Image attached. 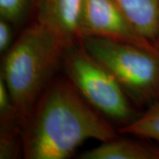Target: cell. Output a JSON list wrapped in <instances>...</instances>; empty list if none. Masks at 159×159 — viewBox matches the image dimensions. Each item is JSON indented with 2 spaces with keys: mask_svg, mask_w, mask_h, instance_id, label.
Returning a JSON list of instances; mask_svg holds the SVG:
<instances>
[{
  "mask_svg": "<svg viewBox=\"0 0 159 159\" xmlns=\"http://www.w3.org/2000/svg\"><path fill=\"white\" fill-rule=\"evenodd\" d=\"M119 134L67 78H54L23 121L22 156L66 159L88 140L108 142Z\"/></svg>",
  "mask_w": 159,
  "mask_h": 159,
  "instance_id": "obj_1",
  "label": "cell"
},
{
  "mask_svg": "<svg viewBox=\"0 0 159 159\" xmlns=\"http://www.w3.org/2000/svg\"><path fill=\"white\" fill-rule=\"evenodd\" d=\"M66 49L55 33L33 21L3 55L0 77L10 91L22 123L54 79Z\"/></svg>",
  "mask_w": 159,
  "mask_h": 159,
  "instance_id": "obj_2",
  "label": "cell"
},
{
  "mask_svg": "<svg viewBox=\"0 0 159 159\" xmlns=\"http://www.w3.org/2000/svg\"><path fill=\"white\" fill-rule=\"evenodd\" d=\"M80 43L113 74L133 103L159 101V50L98 37H84Z\"/></svg>",
  "mask_w": 159,
  "mask_h": 159,
  "instance_id": "obj_3",
  "label": "cell"
},
{
  "mask_svg": "<svg viewBox=\"0 0 159 159\" xmlns=\"http://www.w3.org/2000/svg\"><path fill=\"white\" fill-rule=\"evenodd\" d=\"M62 66L81 97L110 121L123 126L140 115L115 76L80 43L66 50Z\"/></svg>",
  "mask_w": 159,
  "mask_h": 159,
  "instance_id": "obj_4",
  "label": "cell"
},
{
  "mask_svg": "<svg viewBox=\"0 0 159 159\" xmlns=\"http://www.w3.org/2000/svg\"><path fill=\"white\" fill-rule=\"evenodd\" d=\"M80 34L81 39L98 37L159 50L141 33L116 0H83Z\"/></svg>",
  "mask_w": 159,
  "mask_h": 159,
  "instance_id": "obj_5",
  "label": "cell"
},
{
  "mask_svg": "<svg viewBox=\"0 0 159 159\" xmlns=\"http://www.w3.org/2000/svg\"><path fill=\"white\" fill-rule=\"evenodd\" d=\"M82 5L83 0H34V21L55 33L68 48L81 41Z\"/></svg>",
  "mask_w": 159,
  "mask_h": 159,
  "instance_id": "obj_6",
  "label": "cell"
},
{
  "mask_svg": "<svg viewBox=\"0 0 159 159\" xmlns=\"http://www.w3.org/2000/svg\"><path fill=\"white\" fill-rule=\"evenodd\" d=\"M81 159H159V146L117 136L80 155Z\"/></svg>",
  "mask_w": 159,
  "mask_h": 159,
  "instance_id": "obj_7",
  "label": "cell"
},
{
  "mask_svg": "<svg viewBox=\"0 0 159 159\" xmlns=\"http://www.w3.org/2000/svg\"><path fill=\"white\" fill-rule=\"evenodd\" d=\"M145 37L159 47V0H116Z\"/></svg>",
  "mask_w": 159,
  "mask_h": 159,
  "instance_id": "obj_8",
  "label": "cell"
},
{
  "mask_svg": "<svg viewBox=\"0 0 159 159\" xmlns=\"http://www.w3.org/2000/svg\"><path fill=\"white\" fill-rule=\"evenodd\" d=\"M119 134H129L159 143V101L148 106L127 125L119 128Z\"/></svg>",
  "mask_w": 159,
  "mask_h": 159,
  "instance_id": "obj_9",
  "label": "cell"
},
{
  "mask_svg": "<svg viewBox=\"0 0 159 159\" xmlns=\"http://www.w3.org/2000/svg\"><path fill=\"white\" fill-rule=\"evenodd\" d=\"M21 118L5 80L0 77V131L21 129Z\"/></svg>",
  "mask_w": 159,
  "mask_h": 159,
  "instance_id": "obj_10",
  "label": "cell"
},
{
  "mask_svg": "<svg viewBox=\"0 0 159 159\" xmlns=\"http://www.w3.org/2000/svg\"><path fill=\"white\" fill-rule=\"evenodd\" d=\"M34 0H0V18L20 26L34 10Z\"/></svg>",
  "mask_w": 159,
  "mask_h": 159,
  "instance_id": "obj_11",
  "label": "cell"
},
{
  "mask_svg": "<svg viewBox=\"0 0 159 159\" xmlns=\"http://www.w3.org/2000/svg\"><path fill=\"white\" fill-rule=\"evenodd\" d=\"M23 155L21 129L0 131V158H17Z\"/></svg>",
  "mask_w": 159,
  "mask_h": 159,
  "instance_id": "obj_12",
  "label": "cell"
},
{
  "mask_svg": "<svg viewBox=\"0 0 159 159\" xmlns=\"http://www.w3.org/2000/svg\"><path fill=\"white\" fill-rule=\"evenodd\" d=\"M13 25L4 19L0 18V53L3 56L14 43Z\"/></svg>",
  "mask_w": 159,
  "mask_h": 159,
  "instance_id": "obj_13",
  "label": "cell"
}]
</instances>
